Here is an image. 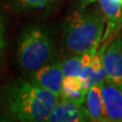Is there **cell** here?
Returning a JSON list of instances; mask_svg holds the SVG:
<instances>
[{
  "mask_svg": "<svg viewBox=\"0 0 122 122\" xmlns=\"http://www.w3.org/2000/svg\"><path fill=\"white\" fill-rule=\"evenodd\" d=\"M79 78H80V81H81V87H82V89L85 92H88L94 85L93 71H92L91 66L82 68L80 74H79Z\"/></svg>",
  "mask_w": 122,
  "mask_h": 122,
  "instance_id": "obj_13",
  "label": "cell"
},
{
  "mask_svg": "<svg viewBox=\"0 0 122 122\" xmlns=\"http://www.w3.org/2000/svg\"><path fill=\"white\" fill-rule=\"evenodd\" d=\"M45 121L48 122H87L91 121L85 104L58 99Z\"/></svg>",
  "mask_w": 122,
  "mask_h": 122,
  "instance_id": "obj_6",
  "label": "cell"
},
{
  "mask_svg": "<svg viewBox=\"0 0 122 122\" xmlns=\"http://www.w3.org/2000/svg\"><path fill=\"white\" fill-rule=\"evenodd\" d=\"M107 122H122V87L104 81L101 87Z\"/></svg>",
  "mask_w": 122,
  "mask_h": 122,
  "instance_id": "obj_7",
  "label": "cell"
},
{
  "mask_svg": "<svg viewBox=\"0 0 122 122\" xmlns=\"http://www.w3.org/2000/svg\"><path fill=\"white\" fill-rule=\"evenodd\" d=\"M105 17L100 11H74L65 19L63 37L66 49L72 55L97 52L104 32Z\"/></svg>",
  "mask_w": 122,
  "mask_h": 122,
  "instance_id": "obj_2",
  "label": "cell"
},
{
  "mask_svg": "<svg viewBox=\"0 0 122 122\" xmlns=\"http://www.w3.org/2000/svg\"><path fill=\"white\" fill-rule=\"evenodd\" d=\"M114 1H115V2H117L118 4H119L122 6V0H114Z\"/></svg>",
  "mask_w": 122,
  "mask_h": 122,
  "instance_id": "obj_16",
  "label": "cell"
},
{
  "mask_svg": "<svg viewBox=\"0 0 122 122\" xmlns=\"http://www.w3.org/2000/svg\"><path fill=\"white\" fill-rule=\"evenodd\" d=\"M16 54L20 68L31 74L42 66L52 62L55 55L52 36L42 26L27 27L19 38Z\"/></svg>",
  "mask_w": 122,
  "mask_h": 122,
  "instance_id": "obj_3",
  "label": "cell"
},
{
  "mask_svg": "<svg viewBox=\"0 0 122 122\" xmlns=\"http://www.w3.org/2000/svg\"><path fill=\"white\" fill-rule=\"evenodd\" d=\"M57 0H9V4L15 11H26L31 9L49 8Z\"/></svg>",
  "mask_w": 122,
  "mask_h": 122,
  "instance_id": "obj_11",
  "label": "cell"
},
{
  "mask_svg": "<svg viewBox=\"0 0 122 122\" xmlns=\"http://www.w3.org/2000/svg\"><path fill=\"white\" fill-rule=\"evenodd\" d=\"M63 77L61 61H52L32 72L30 81L59 97L61 92Z\"/></svg>",
  "mask_w": 122,
  "mask_h": 122,
  "instance_id": "obj_4",
  "label": "cell"
},
{
  "mask_svg": "<svg viewBox=\"0 0 122 122\" xmlns=\"http://www.w3.org/2000/svg\"><path fill=\"white\" fill-rule=\"evenodd\" d=\"M102 83L94 84L86 93L85 107L87 109L90 119L92 122H107L101 95Z\"/></svg>",
  "mask_w": 122,
  "mask_h": 122,
  "instance_id": "obj_9",
  "label": "cell"
},
{
  "mask_svg": "<svg viewBox=\"0 0 122 122\" xmlns=\"http://www.w3.org/2000/svg\"><path fill=\"white\" fill-rule=\"evenodd\" d=\"M82 69L81 64V55H72L66 61L61 62V70L63 76H79Z\"/></svg>",
  "mask_w": 122,
  "mask_h": 122,
  "instance_id": "obj_12",
  "label": "cell"
},
{
  "mask_svg": "<svg viewBox=\"0 0 122 122\" xmlns=\"http://www.w3.org/2000/svg\"><path fill=\"white\" fill-rule=\"evenodd\" d=\"M99 4L107 23L103 42H110L122 28V6L114 0H99Z\"/></svg>",
  "mask_w": 122,
  "mask_h": 122,
  "instance_id": "obj_8",
  "label": "cell"
},
{
  "mask_svg": "<svg viewBox=\"0 0 122 122\" xmlns=\"http://www.w3.org/2000/svg\"><path fill=\"white\" fill-rule=\"evenodd\" d=\"M86 93L81 87L79 76H65L62 80L61 92L59 98L79 104H85Z\"/></svg>",
  "mask_w": 122,
  "mask_h": 122,
  "instance_id": "obj_10",
  "label": "cell"
},
{
  "mask_svg": "<svg viewBox=\"0 0 122 122\" xmlns=\"http://www.w3.org/2000/svg\"><path fill=\"white\" fill-rule=\"evenodd\" d=\"M97 0H81V8L84 9L85 7H87L88 5L92 3H94Z\"/></svg>",
  "mask_w": 122,
  "mask_h": 122,
  "instance_id": "obj_15",
  "label": "cell"
},
{
  "mask_svg": "<svg viewBox=\"0 0 122 122\" xmlns=\"http://www.w3.org/2000/svg\"><path fill=\"white\" fill-rule=\"evenodd\" d=\"M58 99L52 92L21 78L0 88V107L18 121H45Z\"/></svg>",
  "mask_w": 122,
  "mask_h": 122,
  "instance_id": "obj_1",
  "label": "cell"
},
{
  "mask_svg": "<svg viewBox=\"0 0 122 122\" xmlns=\"http://www.w3.org/2000/svg\"><path fill=\"white\" fill-rule=\"evenodd\" d=\"M5 24L3 21V16L0 13V57L2 55V52L5 46Z\"/></svg>",
  "mask_w": 122,
  "mask_h": 122,
  "instance_id": "obj_14",
  "label": "cell"
},
{
  "mask_svg": "<svg viewBox=\"0 0 122 122\" xmlns=\"http://www.w3.org/2000/svg\"><path fill=\"white\" fill-rule=\"evenodd\" d=\"M106 80L122 87V38L118 35L106 46L103 54Z\"/></svg>",
  "mask_w": 122,
  "mask_h": 122,
  "instance_id": "obj_5",
  "label": "cell"
}]
</instances>
